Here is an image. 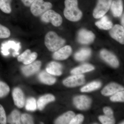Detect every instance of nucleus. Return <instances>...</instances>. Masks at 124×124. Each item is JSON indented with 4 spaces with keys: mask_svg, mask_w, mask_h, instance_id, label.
I'll use <instances>...</instances> for the list:
<instances>
[{
    "mask_svg": "<svg viewBox=\"0 0 124 124\" xmlns=\"http://www.w3.org/2000/svg\"><path fill=\"white\" fill-rule=\"evenodd\" d=\"M65 8L63 11L64 17L72 22H77L82 17V11L78 8V0H65Z\"/></svg>",
    "mask_w": 124,
    "mask_h": 124,
    "instance_id": "nucleus-1",
    "label": "nucleus"
},
{
    "mask_svg": "<svg viewBox=\"0 0 124 124\" xmlns=\"http://www.w3.org/2000/svg\"><path fill=\"white\" fill-rule=\"evenodd\" d=\"M65 40L58 36L57 33L50 31L46 33L45 38V44L49 51L54 52L62 48Z\"/></svg>",
    "mask_w": 124,
    "mask_h": 124,
    "instance_id": "nucleus-2",
    "label": "nucleus"
},
{
    "mask_svg": "<svg viewBox=\"0 0 124 124\" xmlns=\"http://www.w3.org/2000/svg\"><path fill=\"white\" fill-rule=\"evenodd\" d=\"M53 7L51 2L44 1V0H35L31 7V13L35 17L41 16Z\"/></svg>",
    "mask_w": 124,
    "mask_h": 124,
    "instance_id": "nucleus-3",
    "label": "nucleus"
},
{
    "mask_svg": "<svg viewBox=\"0 0 124 124\" xmlns=\"http://www.w3.org/2000/svg\"><path fill=\"white\" fill-rule=\"evenodd\" d=\"M41 20L45 23H51L54 26L59 27L62 24V18L59 14L49 9L41 16Z\"/></svg>",
    "mask_w": 124,
    "mask_h": 124,
    "instance_id": "nucleus-4",
    "label": "nucleus"
},
{
    "mask_svg": "<svg viewBox=\"0 0 124 124\" xmlns=\"http://www.w3.org/2000/svg\"><path fill=\"white\" fill-rule=\"evenodd\" d=\"M112 1V0H98L93 12L94 17L99 18L105 15L110 8Z\"/></svg>",
    "mask_w": 124,
    "mask_h": 124,
    "instance_id": "nucleus-5",
    "label": "nucleus"
},
{
    "mask_svg": "<svg viewBox=\"0 0 124 124\" xmlns=\"http://www.w3.org/2000/svg\"><path fill=\"white\" fill-rule=\"evenodd\" d=\"M95 35L92 31L85 29L79 31L78 35V42L83 44H89L93 41Z\"/></svg>",
    "mask_w": 124,
    "mask_h": 124,
    "instance_id": "nucleus-6",
    "label": "nucleus"
},
{
    "mask_svg": "<svg viewBox=\"0 0 124 124\" xmlns=\"http://www.w3.org/2000/svg\"><path fill=\"white\" fill-rule=\"evenodd\" d=\"M85 81L84 76L81 74L75 75L67 78L63 80V83L65 86L73 87L83 85Z\"/></svg>",
    "mask_w": 124,
    "mask_h": 124,
    "instance_id": "nucleus-7",
    "label": "nucleus"
},
{
    "mask_svg": "<svg viewBox=\"0 0 124 124\" xmlns=\"http://www.w3.org/2000/svg\"><path fill=\"white\" fill-rule=\"evenodd\" d=\"M73 103L77 108L80 110H85L90 107L91 100L85 95H79L73 99Z\"/></svg>",
    "mask_w": 124,
    "mask_h": 124,
    "instance_id": "nucleus-8",
    "label": "nucleus"
},
{
    "mask_svg": "<svg viewBox=\"0 0 124 124\" xmlns=\"http://www.w3.org/2000/svg\"><path fill=\"white\" fill-rule=\"evenodd\" d=\"M109 33L113 39L122 44H124V27L119 24H116L111 28Z\"/></svg>",
    "mask_w": 124,
    "mask_h": 124,
    "instance_id": "nucleus-9",
    "label": "nucleus"
},
{
    "mask_svg": "<svg viewBox=\"0 0 124 124\" xmlns=\"http://www.w3.org/2000/svg\"><path fill=\"white\" fill-rule=\"evenodd\" d=\"M101 58L107 63L114 68H116L119 64V61L116 57L106 50L103 49L100 51Z\"/></svg>",
    "mask_w": 124,
    "mask_h": 124,
    "instance_id": "nucleus-10",
    "label": "nucleus"
},
{
    "mask_svg": "<svg viewBox=\"0 0 124 124\" xmlns=\"http://www.w3.org/2000/svg\"><path fill=\"white\" fill-rule=\"evenodd\" d=\"M72 48L69 46L62 47L55 51L53 54L54 59L58 60H63L69 57L72 53Z\"/></svg>",
    "mask_w": 124,
    "mask_h": 124,
    "instance_id": "nucleus-11",
    "label": "nucleus"
},
{
    "mask_svg": "<svg viewBox=\"0 0 124 124\" xmlns=\"http://www.w3.org/2000/svg\"><path fill=\"white\" fill-rule=\"evenodd\" d=\"M41 65L40 61H34L30 64L23 67L22 68V71L24 75L29 76L37 72L40 68Z\"/></svg>",
    "mask_w": 124,
    "mask_h": 124,
    "instance_id": "nucleus-12",
    "label": "nucleus"
},
{
    "mask_svg": "<svg viewBox=\"0 0 124 124\" xmlns=\"http://www.w3.org/2000/svg\"><path fill=\"white\" fill-rule=\"evenodd\" d=\"M13 97L16 106L19 108L24 106L25 99L24 94L22 90L18 88L14 89L13 92Z\"/></svg>",
    "mask_w": 124,
    "mask_h": 124,
    "instance_id": "nucleus-13",
    "label": "nucleus"
},
{
    "mask_svg": "<svg viewBox=\"0 0 124 124\" xmlns=\"http://www.w3.org/2000/svg\"><path fill=\"white\" fill-rule=\"evenodd\" d=\"M124 88L116 83H112L109 84L103 89L101 93L104 96H109L113 95L119 91H123Z\"/></svg>",
    "mask_w": 124,
    "mask_h": 124,
    "instance_id": "nucleus-14",
    "label": "nucleus"
},
{
    "mask_svg": "<svg viewBox=\"0 0 124 124\" xmlns=\"http://www.w3.org/2000/svg\"><path fill=\"white\" fill-rule=\"evenodd\" d=\"M62 65L56 62H51L46 67L47 72L54 76H59L62 74Z\"/></svg>",
    "mask_w": 124,
    "mask_h": 124,
    "instance_id": "nucleus-15",
    "label": "nucleus"
},
{
    "mask_svg": "<svg viewBox=\"0 0 124 124\" xmlns=\"http://www.w3.org/2000/svg\"><path fill=\"white\" fill-rule=\"evenodd\" d=\"M111 11L115 17H119L123 11L122 0H114L112 1L111 6Z\"/></svg>",
    "mask_w": 124,
    "mask_h": 124,
    "instance_id": "nucleus-16",
    "label": "nucleus"
},
{
    "mask_svg": "<svg viewBox=\"0 0 124 124\" xmlns=\"http://www.w3.org/2000/svg\"><path fill=\"white\" fill-rule=\"evenodd\" d=\"M55 97L51 94H47L41 96L39 99L37 101V107L40 110H42L50 102L54 101Z\"/></svg>",
    "mask_w": 124,
    "mask_h": 124,
    "instance_id": "nucleus-17",
    "label": "nucleus"
},
{
    "mask_svg": "<svg viewBox=\"0 0 124 124\" xmlns=\"http://www.w3.org/2000/svg\"><path fill=\"white\" fill-rule=\"evenodd\" d=\"M101 18L100 20L95 23V25L100 29L104 30L110 29L113 27V23L108 19L107 16H104Z\"/></svg>",
    "mask_w": 124,
    "mask_h": 124,
    "instance_id": "nucleus-18",
    "label": "nucleus"
},
{
    "mask_svg": "<svg viewBox=\"0 0 124 124\" xmlns=\"http://www.w3.org/2000/svg\"><path fill=\"white\" fill-rule=\"evenodd\" d=\"M38 78L40 80L42 83L49 85H53L56 81L55 78L47 72L44 71L39 74Z\"/></svg>",
    "mask_w": 124,
    "mask_h": 124,
    "instance_id": "nucleus-19",
    "label": "nucleus"
},
{
    "mask_svg": "<svg viewBox=\"0 0 124 124\" xmlns=\"http://www.w3.org/2000/svg\"><path fill=\"white\" fill-rule=\"evenodd\" d=\"M75 114L73 112H68L58 117L55 122V124H69L71 120L75 116Z\"/></svg>",
    "mask_w": 124,
    "mask_h": 124,
    "instance_id": "nucleus-20",
    "label": "nucleus"
},
{
    "mask_svg": "<svg viewBox=\"0 0 124 124\" xmlns=\"http://www.w3.org/2000/svg\"><path fill=\"white\" fill-rule=\"evenodd\" d=\"M91 53L90 49L88 48H83L75 54L74 57L77 61H84L90 56Z\"/></svg>",
    "mask_w": 124,
    "mask_h": 124,
    "instance_id": "nucleus-21",
    "label": "nucleus"
},
{
    "mask_svg": "<svg viewBox=\"0 0 124 124\" xmlns=\"http://www.w3.org/2000/svg\"><path fill=\"white\" fill-rule=\"evenodd\" d=\"M94 67L91 64H85L72 69L71 73L73 75H79L93 70Z\"/></svg>",
    "mask_w": 124,
    "mask_h": 124,
    "instance_id": "nucleus-22",
    "label": "nucleus"
},
{
    "mask_svg": "<svg viewBox=\"0 0 124 124\" xmlns=\"http://www.w3.org/2000/svg\"><path fill=\"white\" fill-rule=\"evenodd\" d=\"M8 122L10 124H21V115L17 110H14L12 112L8 117Z\"/></svg>",
    "mask_w": 124,
    "mask_h": 124,
    "instance_id": "nucleus-23",
    "label": "nucleus"
},
{
    "mask_svg": "<svg viewBox=\"0 0 124 124\" xmlns=\"http://www.w3.org/2000/svg\"><path fill=\"white\" fill-rule=\"evenodd\" d=\"M101 85V82L99 81H94L83 86L81 89V91L82 92H91L99 88Z\"/></svg>",
    "mask_w": 124,
    "mask_h": 124,
    "instance_id": "nucleus-24",
    "label": "nucleus"
},
{
    "mask_svg": "<svg viewBox=\"0 0 124 124\" xmlns=\"http://www.w3.org/2000/svg\"><path fill=\"white\" fill-rule=\"evenodd\" d=\"M12 0H0V9L5 13L9 14L11 12V2Z\"/></svg>",
    "mask_w": 124,
    "mask_h": 124,
    "instance_id": "nucleus-25",
    "label": "nucleus"
},
{
    "mask_svg": "<svg viewBox=\"0 0 124 124\" xmlns=\"http://www.w3.org/2000/svg\"><path fill=\"white\" fill-rule=\"evenodd\" d=\"M25 108L28 111L35 110L37 108V103L35 99L33 98H30L28 99L27 100Z\"/></svg>",
    "mask_w": 124,
    "mask_h": 124,
    "instance_id": "nucleus-26",
    "label": "nucleus"
},
{
    "mask_svg": "<svg viewBox=\"0 0 124 124\" xmlns=\"http://www.w3.org/2000/svg\"><path fill=\"white\" fill-rule=\"evenodd\" d=\"M10 88L5 82L0 81V98L5 97L9 93Z\"/></svg>",
    "mask_w": 124,
    "mask_h": 124,
    "instance_id": "nucleus-27",
    "label": "nucleus"
},
{
    "mask_svg": "<svg viewBox=\"0 0 124 124\" xmlns=\"http://www.w3.org/2000/svg\"><path fill=\"white\" fill-rule=\"evenodd\" d=\"M11 35L9 29L6 27L0 24V39L9 38Z\"/></svg>",
    "mask_w": 124,
    "mask_h": 124,
    "instance_id": "nucleus-28",
    "label": "nucleus"
},
{
    "mask_svg": "<svg viewBox=\"0 0 124 124\" xmlns=\"http://www.w3.org/2000/svg\"><path fill=\"white\" fill-rule=\"evenodd\" d=\"M110 98L111 101L113 102H124V91H119L113 94Z\"/></svg>",
    "mask_w": 124,
    "mask_h": 124,
    "instance_id": "nucleus-29",
    "label": "nucleus"
},
{
    "mask_svg": "<svg viewBox=\"0 0 124 124\" xmlns=\"http://www.w3.org/2000/svg\"><path fill=\"white\" fill-rule=\"evenodd\" d=\"M37 56L38 55H37V53L36 52L31 53L27 57V58L23 60V63L25 65L30 64L35 60L37 57Z\"/></svg>",
    "mask_w": 124,
    "mask_h": 124,
    "instance_id": "nucleus-30",
    "label": "nucleus"
},
{
    "mask_svg": "<svg viewBox=\"0 0 124 124\" xmlns=\"http://www.w3.org/2000/svg\"><path fill=\"white\" fill-rule=\"evenodd\" d=\"M99 119L101 123L103 124H115L114 118L109 117L106 116H101L99 117Z\"/></svg>",
    "mask_w": 124,
    "mask_h": 124,
    "instance_id": "nucleus-31",
    "label": "nucleus"
},
{
    "mask_svg": "<svg viewBox=\"0 0 124 124\" xmlns=\"http://www.w3.org/2000/svg\"><path fill=\"white\" fill-rule=\"evenodd\" d=\"M21 120L23 124H34L33 118L29 114L24 113L21 116Z\"/></svg>",
    "mask_w": 124,
    "mask_h": 124,
    "instance_id": "nucleus-32",
    "label": "nucleus"
},
{
    "mask_svg": "<svg viewBox=\"0 0 124 124\" xmlns=\"http://www.w3.org/2000/svg\"><path fill=\"white\" fill-rule=\"evenodd\" d=\"M7 122L6 114L4 108L0 104V124H5Z\"/></svg>",
    "mask_w": 124,
    "mask_h": 124,
    "instance_id": "nucleus-33",
    "label": "nucleus"
},
{
    "mask_svg": "<svg viewBox=\"0 0 124 124\" xmlns=\"http://www.w3.org/2000/svg\"><path fill=\"white\" fill-rule=\"evenodd\" d=\"M84 120V116L81 114L78 115L74 116L69 123L70 124H81Z\"/></svg>",
    "mask_w": 124,
    "mask_h": 124,
    "instance_id": "nucleus-34",
    "label": "nucleus"
},
{
    "mask_svg": "<svg viewBox=\"0 0 124 124\" xmlns=\"http://www.w3.org/2000/svg\"><path fill=\"white\" fill-rule=\"evenodd\" d=\"M31 53V51L30 50L27 49L25 50L23 53L18 56V61L19 62H23Z\"/></svg>",
    "mask_w": 124,
    "mask_h": 124,
    "instance_id": "nucleus-35",
    "label": "nucleus"
},
{
    "mask_svg": "<svg viewBox=\"0 0 124 124\" xmlns=\"http://www.w3.org/2000/svg\"><path fill=\"white\" fill-rule=\"evenodd\" d=\"M103 111L105 115L112 118H114L113 111L110 108L106 107L103 108Z\"/></svg>",
    "mask_w": 124,
    "mask_h": 124,
    "instance_id": "nucleus-36",
    "label": "nucleus"
},
{
    "mask_svg": "<svg viewBox=\"0 0 124 124\" xmlns=\"http://www.w3.org/2000/svg\"><path fill=\"white\" fill-rule=\"evenodd\" d=\"M21 0L25 6L29 7L31 6V5L35 1V0Z\"/></svg>",
    "mask_w": 124,
    "mask_h": 124,
    "instance_id": "nucleus-37",
    "label": "nucleus"
},
{
    "mask_svg": "<svg viewBox=\"0 0 124 124\" xmlns=\"http://www.w3.org/2000/svg\"><path fill=\"white\" fill-rule=\"evenodd\" d=\"M121 23L123 27H124V15H123V17H122V21H121Z\"/></svg>",
    "mask_w": 124,
    "mask_h": 124,
    "instance_id": "nucleus-38",
    "label": "nucleus"
}]
</instances>
